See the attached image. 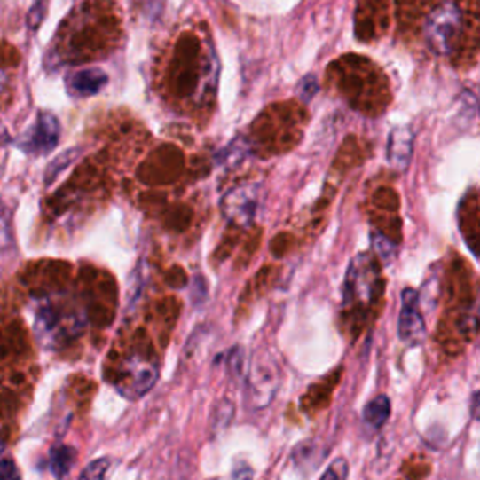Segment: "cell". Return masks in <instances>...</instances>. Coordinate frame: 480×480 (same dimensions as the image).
Segmentation results:
<instances>
[{
    "instance_id": "cell-18",
    "label": "cell",
    "mask_w": 480,
    "mask_h": 480,
    "mask_svg": "<svg viewBox=\"0 0 480 480\" xmlns=\"http://www.w3.org/2000/svg\"><path fill=\"white\" fill-rule=\"evenodd\" d=\"M0 480H21L20 469L12 458L3 460V466H0Z\"/></svg>"
},
{
    "instance_id": "cell-15",
    "label": "cell",
    "mask_w": 480,
    "mask_h": 480,
    "mask_svg": "<svg viewBox=\"0 0 480 480\" xmlns=\"http://www.w3.org/2000/svg\"><path fill=\"white\" fill-rule=\"evenodd\" d=\"M248 153V146L242 139H237L233 145H229L227 148H224V153L220 156V161L224 165H231V163H235V161H242L244 156Z\"/></svg>"
},
{
    "instance_id": "cell-6",
    "label": "cell",
    "mask_w": 480,
    "mask_h": 480,
    "mask_svg": "<svg viewBox=\"0 0 480 480\" xmlns=\"http://www.w3.org/2000/svg\"><path fill=\"white\" fill-rule=\"evenodd\" d=\"M60 139V124L53 113L42 111L38 113L36 122L32 124L23 138L18 141V145L28 154H47L55 151Z\"/></svg>"
},
{
    "instance_id": "cell-2",
    "label": "cell",
    "mask_w": 480,
    "mask_h": 480,
    "mask_svg": "<svg viewBox=\"0 0 480 480\" xmlns=\"http://www.w3.org/2000/svg\"><path fill=\"white\" fill-rule=\"evenodd\" d=\"M463 27V15L456 3H441L429 12L428 20L424 23V38L428 47L432 49L436 55H451L460 40Z\"/></svg>"
},
{
    "instance_id": "cell-21",
    "label": "cell",
    "mask_w": 480,
    "mask_h": 480,
    "mask_svg": "<svg viewBox=\"0 0 480 480\" xmlns=\"http://www.w3.org/2000/svg\"><path fill=\"white\" fill-rule=\"evenodd\" d=\"M252 478H254L252 469L244 466V463H240V468H237L233 473H231L229 480H252Z\"/></svg>"
},
{
    "instance_id": "cell-16",
    "label": "cell",
    "mask_w": 480,
    "mask_h": 480,
    "mask_svg": "<svg viewBox=\"0 0 480 480\" xmlns=\"http://www.w3.org/2000/svg\"><path fill=\"white\" fill-rule=\"evenodd\" d=\"M347 475H350V463L343 458H336L327 471L321 475L319 480H347Z\"/></svg>"
},
{
    "instance_id": "cell-13",
    "label": "cell",
    "mask_w": 480,
    "mask_h": 480,
    "mask_svg": "<svg viewBox=\"0 0 480 480\" xmlns=\"http://www.w3.org/2000/svg\"><path fill=\"white\" fill-rule=\"evenodd\" d=\"M107 469H109V460L98 458V460L90 461L89 466L81 471L79 480H106Z\"/></svg>"
},
{
    "instance_id": "cell-5",
    "label": "cell",
    "mask_w": 480,
    "mask_h": 480,
    "mask_svg": "<svg viewBox=\"0 0 480 480\" xmlns=\"http://www.w3.org/2000/svg\"><path fill=\"white\" fill-rule=\"evenodd\" d=\"M261 205V186L259 185H240L231 188L222 197L224 218L237 227H250L259 212Z\"/></svg>"
},
{
    "instance_id": "cell-11",
    "label": "cell",
    "mask_w": 480,
    "mask_h": 480,
    "mask_svg": "<svg viewBox=\"0 0 480 480\" xmlns=\"http://www.w3.org/2000/svg\"><path fill=\"white\" fill-rule=\"evenodd\" d=\"M75 458V451L68 445H57L51 451V458H49V466L57 478H64L68 475L72 463Z\"/></svg>"
},
{
    "instance_id": "cell-1",
    "label": "cell",
    "mask_w": 480,
    "mask_h": 480,
    "mask_svg": "<svg viewBox=\"0 0 480 480\" xmlns=\"http://www.w3.org/2000/svg\"><path fill=\"white\" fill-rule=\"evenodd\" d=\"M32 323L47 350H62L85 330L87 316L68 293H43L32 299Z\"/></svg>"
},
{
    "instance_id": "cell-9",
    "label": "cell",
    "mask_w": 480,
    "mask_h": 480,
    "mask_svg": "<svg viewBox=\"0 0 480 480\" xmlns=\"http://www.w3.org/2000/svg\"><path fill=\"white\" fill-rule=\"evenodd\" d=\"M107 74L98 68H85L70 72L66 75V89L74 98H90L100 94L102 89L107 85Z\"/></svg>"
},
{
    "instance_id": "cell-12",
    "label": "cell",
    "mask_w": 480,
    "mask_h": 480,
    "mask_svg": "<svg viewBox=\"0 0 480 480\" xmlns=\"http://www.w3.org/2000/svg\"><path fill=\"white\" fill-rule=\"evenodd\" d=\"M79 154V148H70V151H66L64 154H60L57 160H53L51 163H49V168L45 171V182L47 185H51V182L64 171L68 169L72 161L77 158Z\"/></svg>"
},
{
    "instance_id": "cell-20",
    "label": "cell",
    "mask_w": 480,
    "mask_h": 480,
    "mask_svg": "<svg viewBox=\"0 0 480 480\" xmlns=\"http://www.w3.org/2000/svg\"><path fill=\"white\" fill-rule=\"evenodd\" d=\"M227 362H229V368L233 370L235 374H240L242 372V350H233L229 353L227 357Z\"/></svg>"
},
{
    "instance_id": "cell-10",
    "label": "cell",
    "mask_w": 480,
    "mask_h": 480,
    "mask_svg": "<svg viewBox=\"0 0 480 480\" xmlns=\"http://www.w3.org/2000/svg\"><path fill=\"white\" fill-rule=\"evenodd\" d=\"M389 417H390V400L385 394L375 396V398L370 400L366 407H364V422L374 429L383 428Z\"/></svg>"
},
{
    "instance_id": "cell-19",
    "label": "cell",
    "mask_w": 480,
    "mask_h": 480,
    "mask_svg": "<svg viewBox=\"0 0 480 480\" xmlns=\"http://www.w3.org/2000/svg\"><path fill=\"white\" fill-rule=\"evenodd\" d=\"M301 94L304 96V100H310V98L318 92V81L313 75H306L303 81H301Z\"/></svg>"
},
{
    "instance_id": "cell-4",
    "label": "cell",
    "mask_w": 480,
    "mask_h": 480,
    "mask_svg": "<svg viewBox=\"0 0 480 480\" xmlns=\"http://www.w3.org/2000/svg\"><path fill=\"white\" fill-rule=\"evenodd\" d=\"M279 379V366L272 355L261 353L248 374V402L254 409H264L274 400Z\"/></svg>"
},
{
    "instance_id": "cell-8",
    "label": "cell",
    "mask_w": 480,
    "mask_h": 480,
    "mask_svg": "<svg viewBox=\"0 0 480 480\" xmlns=\"http://www.w3.org/2000/svg\"><path fill=\"white\" fill-rule=\"evenodd\" d=\"M413 145H415V134L409 126H396L389 134L387 143V160L390 168L396 171H405L413 158Z\"/></svg>"
},
{
    "instance_id": "cell-14",
    "label": "cell",
    "mask_w": 480,
    "mask_h": 480,
    "mask_svg": "<svg viewBox=\"0 0 480 480\" xmlns=\"http://www.w3.org/2000/svg\"><path fill=\"white\" fill-rule=\"evenodd\" d=\"M372 244H374V250H375V254L379 256L381 261L390 263L394 259L396 246L387 237H383L381 233H374L372 235Z\"/></svg>"
},
{
    "instance_id": "cell-22",
    "label": "cell",
    "mask_w": 480,
    "mask_h": 480,
    "mask_svg": "<svg viewBox=\"0 0 480 480\" xmlns=\"http://www.w3.org/2000/svg\"><path fill=\"white\" fill-rule=\"evenodd\" d=\"M471 417L475 421H480V390L475 392L471 398Z\"/></svg>"
},
{
    "instance_id": "cell-7",
    "label": "cell",
    "mask_w": 480,
    "mask_h": 480,
    "mask_svg": "<svg viewBox=\"0 0 480 480\" xmlns=\"http://www.w3.org/2000/svg\"><path fill=\"white\" fill-rule=\"evenodd\" d=\"M398 336L407 345H421L426 338V323L419 311V293L415 289H404L402 293Z\"/></svg>"
},
{
    "instance_id": "cell-17",
    "label": "cell",
    "mask_w": 480,
    "mask_h": 480,
    "mask_svg": "<svg viewBox=\"0 0 480 480\" xmlns=\"http://www.w3.org/2000/svg\"><path fill=\"white\" fill-rule=\"evenodd\" d=\"M45 6H47V0H35V6H32L28 12V25L32 30H36L40 27L45 15Z\"/></svg>"
},
{
    "instance_id": "cell-3",
    "label": "cell",
    "mask_w": 480,
    "mask_h": 480,
    "mask_svg": "<svg viewBox=\"0 0 480 480\" xmlns=\"http://www.w3.org/2000/svg\"><path fill=\"white\" fill-rule=\"evenodd\" d=\"M160 368L153 358L143 355H131L122 360L119 366L117 379H114V389L126 400L134 402L143 398L145 394L151 392L158 383Z\"/></svg>"
}]
</instances>
